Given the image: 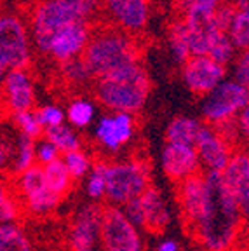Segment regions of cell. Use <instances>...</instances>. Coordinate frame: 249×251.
Instances as JSON below:
<instances>
[{
    "mask_svg": "<svg viewBox=\"0 0 249 251\" xmlns=\"http://www.w3.org/2000/svg\"><path fill=\"white\" fill-rule=\"evenodd\" d=\"M223 2H228V0H218V4H223Z\"/></svg>",
    "mask_w": 249,
    "mask_h": 251,
    "instance_id": "obj_52",
    "label": "cell"
},
{
    "mask_svg": "<svg viewBox=\"0 0 249 251\" xmlns=\"http://www.w3.org/2000/svg\"><path fill=\"white\" fill-rule=\"evenodd\" d=\"M23 204L18 197L9 196L5 201L0 202V225L5 224H16L23 215Z\"/></svg>",
    "mask_w": 249,
    "mask_h": 251,
    "instance_id": "obj_37",
    "label": "cell"
},
{
    "mask_svg": "<svg viewBox=\"0 0 249 251\" xmlns=\"http://www.w3.org/2000/svg\"><path fill=\"white\" fill-rule=\"evenodd\" d=\"M56 159H59V150L52 145L51 141L42 140L40 143L35 145V162L39 166L44 168V166L54 162Z\"/></svg>",
    "mask_w": 249,
    "mask_h": 251,
    "instance_id": "obj_39",
    "label": "cell"
},
{
    "mask_svg": "<svg viewBox=\"0 0 249 251\" xmlns=\"http://www.w3.org/2000/svg\"><path fill=\"white\" fill-rule=\"evenodd\" d=\"M63 161H65L68 173H70L72 180H80L84 175L89 169L91 162L87 159V155L82 150H75V152H68L63 155Z\"/></svg>",
    "mask_w": 249,
    "mask_h": 251,
    "instance_id": "obj_33",
    "label": "cell"
},
{
    "mask_svg": "<svg viewBox=\"0 0 249 251\" xmlns=\"http://www.w3.org/2000/svg\"><path fill=\"white\" fill-rule=\"evenodd\" d=\"M249 105V91L237 82L220 84L209 98L206 100L202 108V115L207 124L226 121V119L237 117L239 112Z\"/></svg>",
    "mask_w": 249,
    "mask_h": 251,
    "instance_id": "obj_8",
    "label": "cell"
},
{
    "mask_svg": "<svg viewBox=\"0 0 249 251\" xmlns=\"http://www.w3.org/2000/svg\"><path fill=\"white\" fill-rule=\"evenodd\" d=\"M150 91V75L140 63L96 77L93 82V94L98 101L106 108L127 115L143 108Z\"/></svg>",
    "mask_w": 249,
    "mask_h": 251,
    "instance_id": "obj_2",
    "label": "cell"
},
{
    "mask_svg": "<svg viewBox=\"0 0 249 251\" xmlns=\"http://www.w3.org/2000/svg\"><path fill=\"white\" fill-rule=\"evenodd\" d=\"M103 204H87L74 216L68 232V251H94L101 237Z\"/></svg>",
    "mask_w": 249,
    "mask_h": 251,
    "instance_id": "obj_12",
    "label": "cell"
},
{
    "mask_svg": "<svg viewBox=\"0 0 249 251\" xmlns=\"http://www.w3.org/2000/svg\"><path fill=\"white\" fill-rule=\"evenodd\" d=\"M72 4L75 5V9L78 11V14L82 16V20H86L89 16H93L98 9L101 7V4L105 0H70Z\"/></svg>",
    "mask_w": 249,
    "mask_h": 251,
    "instance_id": "obj_41",
    "label": "cell"
},
{
    "mask_svg": "<svg viewBox=\"0 0 249 251\" xmlns=\"http://www.w3.org/2000/svg\"><path fill=\"white\" fill-rule=\"evenodd\" d=\"M169 31V44L174 52V58L179 63H185L190 58V46H188V35H187V26H185L183 14H178L174 20H171L168 26Z\"/></svg>",
    "mask_w": 249,
    "mask_h": 251,
    "instance_id": "obj_26",
    "label": "cell"
},
{
    "mask_svg": "<svg viewBox=\"0 0 249 251\" xmlns=\"http://www.w3.org/2000/svg\"><path fill=\"white\" fill-rule=\"evenodd\" d=\"M106 197L115 204H127L147 190L150 180V166L141 159L125 164H108L105 169Z\"/></svg>",
    "mask_w": 249,
    "mask_h": 251,
    "instance_id": "obj_5",
    "label": "cell"
},
{
    "mask_svg": "<svg viewBox=\"0 0 249 251\" xmlns=\"http://www.w3.org/2000/svg\"><path fill=\"white\" fill-rule=\"evenodd\" d=\"M9 70H11V67H9L7 59H5V56L0 52V87H2V84H4V78Z\"/></svg>",
    "mask_w": 249,
    "mask_h": 251,
    "instance_id": "obj_47",
    "label": "cell"
},
{
    "mask_svg": "<svg viewBox=\"0 0 249 251\" xmlns=\"http://www.w3.org/2000/svg\"><path fill=\"white\" fill-rule=\"evenodd\" d=\"M173 2H174V9L179 14H183L185 11L195 7V5H204V7H216L218 5V0H173Z\"/></svg>",
    "mask_w": 249,
    "mask_h": 251,
    "instance_id": "obj_43",
    "label": "cell"
},
{
    "mask_svg": "<svg viewBox=\"0 0 249 251\" xmlns=\"http://www.w3.org/2000/svg\"><path fill=\"white\" fill-rule=\"evenodd\" d=\"M183 21L187 26L188 46L192 56H207L216 37L220 35L214 23V7L195 5L183 12Z\"/></svg>",
    "mask_w": 249,
    "mask_h": 251,
    "instance_id": "obj_10",
    "label": "cell"
},
{
    "mask_svg": "<svg viewBox=\"0 0 249 251\" xmlns=\"http://www.w3.org/2000/svg\"><path fill=\"white\" fill-rule=\"evenodd\" d=\"M46 188L47 185L46 176H44V168L39 164H33L26 171L16 176V190H18V199L21 201V204H23V201L39 196Z\"/></svg>",
    "mask_w": 249,
    "mask_h": 251,
    "instance_id": "obj_21",
    "label": "cell"
},
{
    "mask_svg": "<svg viewBox=\"0 0 249 251\" xmlns=\"http://www.w3.org/2000/svg\"><path fill=\"white\" fill-rule=\"evenodd\" d=\"M125 216L127 220L131 222L132 225H140L143 224V211H141V202H140V197L138 199H132L125 204Z\"/></svg>",
    "mask_w": 249,
    "mask_h": 251,
    "instance_id": "obj_42",
    "label": "cell"
},
{
    "mask_svg": "<svg viewBox=\"0 0 249 251\" xmlns=\"http://www.w3.org/2000/svg\"><path fill=\"white\" fill-rule=\"evenodd\" d=\"M11 145H9L7 141L4 138L0 136V169H4L9 162L12 161V152H11Z\"/></svg>",
    "mask_w": 249,
    "mask_h": 251,
    "instance_id": "obj_45",
    "label": "cell"
},
{
    "mask_svg": "<svg viewBox=\"0 0 249 251\" xmlns=\"http://www.w3.org/2000/svg\"><path fill=\"white\" fill-rule=\"evenodd\" d=\"M226 68L209 56H190L183 63V78L195 96H206L220 86Z\"/></svg>",
    "mask_w": 249,
    "mask_h": 251,
    "instance_id": "obj_11",
    "label": "cell"
},
{
    "mask_svg": "<svg viewBox=\"0 0 249 251\" xmlns=\"http://www.w3.org/2000/svg\"><path fill=\"white\" fill-rule=\"evenodd\" d=\"M100 235L105 251H141V241L134 225L115 206L103 204Z\"/></svg>",
    "mask_w": 249,
    "mask_h": 251,
    "instance_id": "obj_7",
    "label": "cell"
},
{
    "mask_svg": "<svg viewBox=\"0 0 249 251\" xmlns=\"http://www.w3.org/2000/svg\"><path fill=\"white\" fill-rule=\"evenodd\" d=\"M141 251H143V250H141Z\"/></svg>",
    "mask_w": 249,
    "mask_h": 251,
    "instance_id": "obj_53",
    "label": "cell"
},
{
    "mask_svg": "<svg viewBox=\"0 0 249 251\" xmlns=\"http://www.w3.org/2000/svg\"><path fill=\"white\" fill-rule=\"evenodd\" d=\"M80 56L96 78L127 65L140 63L141 47L138 35L127 33L119 26H105L98 31L91 28L89 42Z\"/></svg>",
    "mask_w": 249,
    "mask_h": 251,
    "instance_id": "obj_3",
    "label": "cell"
},
{
    "mask_svg": "<svg viewBox=\"0 0 249 251\" xmlns=\"http://www.w3.org/2000/svg\"><path fill=\"white\" fill-rule=\"evenodd\" d=\"M94 108L91 103L84 101V100H75L68 106V121L77 127H84L93 121Z\"/></svg>",
    "mask_w": 249,
    "mask_h": 251,
    "instance_id": "obj_32",
    "label": "cell"
},
{
    "mask_svg": "<svg viewBox=\"0 0 249 251\" xmlns=\"http://www.w3.org/2000/svg\"><path fill=\"white\" fill-rule=\"evenodd\" d=\"M61 75L65 77L66 82H72V84H80L84 80H87V78H94L91 70L87 68L86 61L82 59V56H75V58L63 61Z\"/></svg>",
    "mask_w": 249,
    "mask_h": 251,
    "instance_id": "obj_30",
    "label": "cell"
},
{
    "mask_svg": "<svg viewBox=\"0 0 249 251\" xmlns=\"http://www.w3.org/2000/svg\"><path fill=\"white\" fill-rule=\"evenodd\" d=\"M237 122H239V129H241V133L244 134L246 140H249V105L241 112Z\"/></svg>",
    "mask_w": 249,
    "mask_h": 251,
    "instance_id": "obj_46",
    "label": "cell"
},
{
    "mask_svg": "<svg viewBox=\"0 0 249 251\" xmlns=\"http://www.w3.org/2000/svg\"><path fill=\"white\" fill-rule=\"evenodd\" d=\"M35 112V117L39 121V124L42 126V129L46 127H52V126H59L65 121V114L63 110L56 105H46L40 106V108L33 110Z\"/></svg>",
    "mask_w": 249,
    "mask_h": 251,
    "instance_id": "obj_38",
    "label": "cell"
},
{
    "mask_svg": "<svg viewBox=\"0 0 249 251\" xmlns=\"http://www.w3.org/2000/svg\"><path fill=\"white\" fill-rule=\"evenodd\" d=\"M220 183L223 190L239 202V196L249 183V152L246 147L232 153L228 164L220 173Z\"/></svg>",
    "mask_w": 249,
    "mask_h": 251,
    "instance_id": "obj_19",
    "label": "cell"
},
{
    "mask_svg": "<svg viewBox=\"0 0 249 251\" xmlns=\"http://www.w3.org/2000/svg\"><path fill=\"white\" fill-rule=\"evenodd\" d=\"M239 12H249V0H232Z\"/></svg>",
    "mask_w": 249,
    "mask_h": 251,
    "instance_id": "obj_48",
    "label": "cell"
},
{
    "mask_svg": "<svg viewBox=\"0 0 249 251\" xmlns=\"http://www.w3.org/2000/svg\"><path fill=\"white\" fill-rule=\"evenodd\" d=\"M207 204L204 218L199 225L197 241L206 251H232L242 235L244 220L239 211V202L223 190L220 173H206Z\"/></svg>",
    "mask_w": 249,
    "mask_h": 251,
    "instance_id": "obj_1",
    "label": "cell"
},
{
    "mask_svg": "<svg viewBox=\"0 0 249 251\" xmlns=\"http://www.w3.org/2000/svg\"><path fill=\"white\" fill-rule=\"evenodd\" d=\"M141 211H143V224L141 227L152 235H162L169 225V211L164 204L159 188L153 185L145 190L140 197Z\"/></svg>",
    "mask_w": 249,
    "mask_h": 251,
    "instance_id": "obj_18",
    "label": "cell"
},
{
    "mask_svg": "<svg viewBox=\"0 0 249 251\" xmlns=\"http://www.w3.org/2000/svg\"><path fill=\"white\" fill-rule=\"evenodd\" d=\"M159 251H178V244L174 241H164L159 246Z\"/></svg>",
    "mask_w": 249,
    "mask_h": 251,
    "instance_id": "obj_49",
    "label": "cell"
},
{
    "mask_svg": "<svg viewBox=\"0 0 249 251\" xmlns=\"http://www.w3.org/2000/svg\"><path fill=\"white\" fill-rule=\"evenodd\" d=\"M230 42L234 49H242L246 51L249 47V12H239L235 14L234 23L228 31Z\"/></svg>",
    "mask_w": 249,
    "mask_h": 251,
    "instance_id": "obj_29",
    "label": "cell"
},
{
    "mask_svg": "<svg viewBox=\"0 0 249 251\" xmlns=\"http://www.w3.org/2000/svg\"><path fill=\"white\" fill-rule=\"evenodd\" d=\"M44 176H46L47 188L52 194L59 196L61 199L68 194V190L72 187V176L61 157L56 159L54 162H51V164L44 166Z\"/></svg>",
    "mask_w": 249,
    "mask_h": 251,
    "instance_id": "obj_23",
    "label": "cell"
},
{
    "mask_svg": "<svg viewBox=\"0 0 249 251\" xmlns=\"http://www.w3.org/2000/svg\"><path fill=\"white\" fill-rule=\"evenodd\" d=\"M9 196H11V194H9L7 187H5V183H2V181H0V202L7 199Z\"/></svg>",
    "mask_w": 249,
    "mask_h": 251,
    "instance_id": "obj_50",
    "label": "cell"
},
{
    "mask_svg": "<svg viewBox=\"0 0 249 251\" xmlns=\"http://www.w3.org/2000/svg\"><path fill=\"white\" fill-rule=\"evenodd\" d=\"M0 251H33V244L18 224H5L0 225Z\"/></svg>",
    "mask_w": 249,
    "mask_h": 251,
    "instance_id": "obj_25",
    "label": "cell"
},
{
    "mask_svg": "<svg viewBox=\"0 0 249 251\" xmlns=\"http://www.w3.org/2000/svg\"><path fill=\"white\" fill-rule=\"evenodd\" d=\"M195 150L199 153V159H202L204 164L209 168V171L218 173H222L225 169L230 157L234 153L232 147L222 136L214 133L209 126L202 124H200L197 140H195Z\"/></svg>",
    "mask_w": 249,
    "mask_h": 251,
    "instance_id": "obj_16",
    "label": "cell"
},
{
    "mask_svg": "<svg viewBox=\"0 0 249 251\" xmlns=\"http://www.w3.org/2000/svg\"><path fill=\"white\" fill-rule=\"evenodd\" d=\"M44 140L51 141L52 145L59 150V153H68L80 150V141H78L77 134L65 124L52 126V127H46L44 129Z\"/></svg>",
    "mask_w": 249,
    "mask_h": 251,
    "instance_id": "obj_27",
    "label": "cell"
},
{
    "mask_svg": "<svg viewBox=\"0 0 249 251\" xmlns=\"http://www.w3.org/2000/svg\"><path fill=\"white\" fill-rule=\"evenodd\" d=\"M91 37L89 21H75L56 31L49 47V54L59 63L80 56Z\"/></svg>",
    "mask_w": 249,
    "mask_h": 251,
    "instance_id": "obj_13",
    "label": "cell"
},
{
    "mask_svg": "<svg viewBox=\"0 0 249 251\" xmlns=\"http://www.w3.org/2000/svg\"><path fill=\"white\" fill-rule=\"evenodd\" d=\"M239 211L244 222H249V183L246 185V188L239 196Z\"/></svg>",
    "mask_w": 249,
    "mask_h": 251,
    "instance_id": "obj_44",
    "label": "cell"
},
{
    "mask_svg": "<svg viewBox=\"0 0 249 251\" xmlns=\"http://www.w3.org/2000/svg\"><path fill=\"white\" fill-rule=\"evenodd\" d=\"M162 168L166 176L178 183L183 178L194 175L200 168V159L195 147L178 145V143H168L162 152Z\"/></svg>",
    "mask_w": 249,
    "mask_h": 251,
    "instance_id": "obj_15",
    "label": "cell"
},
{
    "mask_svg": "<svg viewBox=\"0 0 249 251\" xmlns=\"http://www.w3.org/2000/svg\"><path fill=\"white\" fill-rule=\"evenodd\" d=\"M132 134V119L127 114L105 117L98 124L96 136L110 150H119Z\"/></svg>",
    "mask_w": 249,
    "mask_h": 251,
    "instance_id": "obj_20",
    "label": "cell"
},
{
    "mask_svg": "<svg viewBox=\"0 0 249 251\" xmlns=\"http://www.w3.org/2000/svg\"><path fill=\"white\" fill-rule=\"evenodd\" d=\"M35 140L25 136V134H18L14 143V155L11 161V173L14 176L21 175L23 171H26L28 168H31L35 162Z\"/></svg>",
    "mask_w": 249,
    "mask_h": 251,
    "instance_id": "obj_24",
    "label": "cell"
},
{
    "mask_svg": "<svg viewBox=\"0 0 249 251\" xmlns=\"http://www.w3.org/2000/svg\"><path fill=\"white\" fill-rule=\"evenodd\" d=\"M12 121H14L16 127L20 129L21 134L31 138V140H37L44 134L42 126L39 124L35 117V112L30 110V112H20V114H12Z\"/></svg>",
    "mask_w": 249,
    "mask_h": 251,
    "instance_id": "obj_31",
    "label": "cell"
},
{
    "mask_svg": "<svg viewBox=\"0 0 249 251\" xmlns=\"http://www.w3.org/2000/svg\"><path fill=\"white\" fill-rule=\"evenodd\" d=\"M2 93H4L5 105L12 114L33 110L35 91H33V82L26 70H20V68L9 70L2 84Z\"/></svg>",
    "mask_w": 249,
    "mask_h": 251,
    "instance_id": "obj_14",
    "label": "cell"
},
{
    "mask_svg": "<svg viewBox=\"0 0 249 251\" xmlns=\"http://www.w3.org/2000/svg\"><path fill=\"white\" fill-rule=\"evenodd\" d=\"M244 147L248 149V152H249V140H246V143H244Z\"/></svg>",
    "mask_w": 249,
    "mask_h": 251,
    "instance_id": "obj_51",
    "label": "cell"
},
{
    "mask_svg": "<svg viewBox=\"0 0 249 251\" xmlns=\"http://www.w3.org/2000/svg\"><path fill=\"white\" fill-rule=\"evenodd\" d=\"M235 14H237V9L230 0L214 7V23H216V28H218L220 33H228L230 26L234 23Z\"/></svg>",
    "mask_w": 249,
    "mask_h": 251,
    "instance_id": "obj_36",
    "label": "cell"
},
{
    "mask_svg": "<svg viewBox=\"0 0 249 251\" xmlns=\"http://www.w3.org/2000/svg\"><path fill=\"white\" fill-rule=\"evenodd\" d=\"M199 129H200V124L195 119L176 117L174 121H171L168 131H166V140H168V143L195 147Z\"/></svg>",
    "mask_w": 249,
    "mask_h": 251,
    "instance_id": "obj_22",
    "label": "cell"
},
{
    "mask_svg": "<svg viewBox=\"0 0 249 251\" xmlns=\"http://www.w3.org/2000/svg\"><path fill=\"white\" fill-rule=\"evenodd\" d=\"M75 21H86L70 0H42L31 11V39L40 52L47 54L56 31Z\"/></svg>",
    "mask_w": 249,
    "mask_h": 251,
    "instance_id": "obj_4",
    "label": "cell"
},
{
    "mask_svg": "<svg viewBox=\"0 0 249 251\" xmlns=\"http://www.w3.org/2000/svg\"><path fill=\"white\" fill-rule=\"evenodd\" d=\"M174 197L179 208V216L188 237H197L199 225L202 222L207 204L206 171L199 169L194 175L174 183Z\"/></svg>",
    "mask_w": 249,
    "mask_h": 251,
    "instance_id": "obj_6",
    "label": "cell"
},
{
    "mask_svg": "<svg viewBox=\"0 0 249 251\" xmlns=\"http://www.w3.org/2000/svg\"><path fill=\"white\" fill-rule=\"evenodd\" d=\"M0 52L5 56L11 70L28 67L31 56L28 30L20 16L0 14Z\"/></svg>",
    "mask_w": 249,
    "mask_h": 251,
    "instance_id": "obj_9",
    "label": "cell"
},
{
    "mask_svg": "<svg viewBox=\"0 0 249 251\" xmlns=\"http://www.w3.org/2000/svg\"><path fill=\"white\" fill-rule=\"evenodd\" d=\"M232 54H234V46L230 42L228 33H220L207 56L216 63H220V65H223V67H226V63L232 59Z\"/></svg>",
    "mask_w": 249,
    "mask_h": 251,
    "instance_id": "obj_34",
    "label": "cell"
},
{
    "mask_svg": "<svg viewBox=\"0 0 249 251\" xmlns=\"http://www.w3.org/2000/svg\"><path fill=\"white\" fill-rule=\"evenodd\" d=\"M59 202H61V197L52 194L49 188H46L39 196L23 201V209L25 213H30L33 216H46L47 213H51L52 209L58 208Z\"/></svg>",
    "mask_w": 249,
    "mask_h": 251,
    "instance_id": "obj_28",
    "label": "cell"
},
{
    "mask_svg": "<svg viewBox=\"0 0 249 251\" xmlns=\"http://www.w3.org/2000/svg\"><path fill=\"white\" fill-rule=\"evenodd\" d=\"M235 78H237V84H241L242 87H246L249 91V47L239 56L237 68H235Z\"/></svg>",
    "mask_w": 249,
    "mask_h": 251,
    "instance_id": "obj_40",
    "label": "cell"
},
{
    "mask_svg": "<svg viewBox=\"0 0 249 251\" xmlns=\"http://www.w3.org/2000/svg\"><path fill=\"white\" fill-rule=\"evenodd\" d=\"M106 166L108 164L103 161H96L93 166V175H91L89 181H87V194H89L93 199H100L106 190V183H105Z\"/></svg>",
    "mask_w": 249,
    "mask_h": 251,
    "instance_id": "obj_35",
    "label": "cell"
},
{
    "mask_svg": "<svg viewBox=\"0 0 249 251\" xmlns=\"http://www.w3.org/2000/svg\"><path fill=\"white\" fill-rule=\"evenodd\" d=\"M108 9L119 28L127 33L138 35L148 23V0H105Z\"/></svg>",
    "mask_w": 249,
    "mask_h": 251,
    "instance_id": "obj_17",
    "label": "cell"
}]
</instances>
